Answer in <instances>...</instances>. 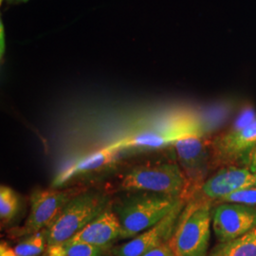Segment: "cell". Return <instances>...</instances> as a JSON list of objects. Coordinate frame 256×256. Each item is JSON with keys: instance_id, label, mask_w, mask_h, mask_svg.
I'll return each mask as SVG.
<instances>
[{"instance_id": "20", "label": "cell", "mask_w": 256, "mask_h": 256, "mask_svg": "<svg viewBox=\"0 0 256 256\" xmlns=\"http://www.w3.org/2000/svg\"><path fill=\"white\" fill-rule=\"evenodd\" d=\"M242 164L245 165V168L252 173L256 174V146L246 156Z\"/></svg>"}, {"instance_id": "21", "label": "cell", "mask_w": 256, "mask_h": 256, "mask_svg": "<svg viewBox=\"0 0 256 256\" xmlns=\"http://www.w3.org/2000/svg\"><path fill=\"white\" fill-rule=\"evenodd\" d=\"M9 2H24V1H27V0H8Z\"/></svg>"}, {"instance_id": "2", "label": "cell", "mask_w": 256, "mask_h": 256, "mask_svg": "<svg viewBox=\"0 0 256 256\" xmlns=\"http://www.w3.org/2000/svg\"><path fill=\"white\" fill-rule=\"evenodd\" d=\"M124 192H156L190 200L189 185L180 166L173 162H153L134 165L119 176L117 183Z\"/></svg>"}, {"instance_id": "1", "label": "cell", "mask_w": 256, "mask_h": 256, "mask_svg": "<svg viewBox=\"0 0 256 256\" xmlns=\"http://www.w3.org/2000/svg\"><path fill=\"white\" fill-rule=\"evenodd\" d=\"M184 198L156 192H128L111 203L120 224V239H131L152 228Z\"/></svg>"}, {"instance_id": "19", "label": "cell", "mask_w": 256, "mask_h": 256, "mask_svg": "<svg viewBox=\"0 0 256 256\" xmlns=\"http://www.w3.org/2000/svg\"><path fill=\"white\" fill-rule=\"evenodd\" d=\"M142 256H174V254L169 244L165 243L164 245H160V247L156 248Z\"/></svg>"}, {"instance_id": "18", "label": "cell", "mask_w": 256, "mask_h": 256, "mask_svg": "<svg viewBox=\"0 0 256 256\" xmlns=\"http://www.w3.org/2000/svg\"><path fill=\"white\" fill-rule=\"evenodd\" d=\"M238 203L256 207V186L247 187L230 194L222 198L218 203Z\"/></svg>"}, {"instance_id": "7", "label": "cell", "mask_w": 256, "mask_h": 256, "mask_svg": "<svg viewBox=\"0 0 256 256\" xmlns=\"http://www.w3.org/2000/svg\"><path fill=\"white\" fill-rule=\"evenodd\" d=\"M256 146V119L210 140L212 167L222 168L243 164L246 156Z\"/></svg>"}, {"instance_id": "4", "label": "cell", "mask_w": 256, "mask_h": 256, "mask_svg": "<svg viewBox=\"0 0 256 256\" xmlns=\"http://www.w3.org/2000/svg\"><path fill=\"white\" fill-rule=\"evenodd\" d=\"M203 133L202 124L194 116L176 114L106 147L120 153L126 150H154L174 146L176 140L182 138L203 135Z\"/></svg>"}, {"instance_id": "9", "label": "cell", "mask_w": 256, "mask_h": 256, "mask_svg": "<svg viewBox=\"0 0 256 256\" xmlns=\"http://www.w3.org/2000/svg\"><path fill=\"white\" fill-rule=\"evenodd\" d=\"M212 223L220 243L228 242L256 228V207L220 203L212 212Z\"/></svg>"}, {"instance_id": "12", "label": "cell", "mask_w": 256, "mask_h": 256, "mask_svg": "<svg viewBox=\"0 0 256 256\" xmlns=\"http://www.w3.org/2000/svg\"><path fill=\"white\" fill-rule=\"evenodd\" d=\"M110 205L100 216L92 220L68 241L84 243L104 248L114 240L120 238V224L118 216Z\"/></svg>"}, {"instance_id": "8", "label": "cell", "mask_w": 256, "mask_h": 256, "mask_svg": "<svg viewBox=\"0 0 256 256\" xmlns=\"http://www.w3.org/2000/svg\"><path fill=\"white\" fill-rule=\"evenodd\" d=\"M82 192L70 190H40L30 196V210L25 224L14 230V236L22 238L46 229L74 196Z\"/></svg>"}, {"instance_id": "10", "label": "cell", "mask_w": 256, "mask_h": 256, "mask_svg": "<svg viewBox=\"0 0 256 256\" xmlns=\"http://www.w3.org/2000/svg\"><path fill=\"white\" fill-rule=\"evenodd\" d=\"M186 202V200H182L178 202L164 220L152 228L138 234L126 243L113 248L111 250L112 256H142L160 245L168 243Z\"/></svg>"}, {"instance_id": "6", "label": "cell", "mask_w": 256, "mask_h": 256, "mask_svg": "<svg viewBox=\"0 0 256 256\" xmlns=\"http://www.w3.org/2000/svg\"><path fill=\"white\" fill-rule=\"evenodd\" d=\"M173 146L192 198L207 180L212 167L210 142H207L203 135H192L176 140Z\"/></svg>"}, {"instance_id": "16", "label": "cell", "mask_w": 256, "mask_h": 256, "mask_svg": "<svg viewBox=\"0 0 256 256\" xmlns=\"http://www.w3.org/2000/svg\"><path fill=\"white\" fill-rule=\"evenodd\" d=\"M46 248V230L44 229L26 236L14 248V252L16 256H39Z\"/></svg>"}, {"instance_id": "13", "label": "cell", "mask_w": 256, "mask_h": 256, "mask_svg": "<svg viewBox=\"0 0 256 256\" xmlns=\"http://www.w3.org/2000/svg\"><path fill=\"white\" fill-rule=\"evenodd\" d=\"M120 152L110 150L106 147L86 156L68 165L63 171L56 176L52 185L54 187L62 186L70 180L81 174L98 172L104 168H110L119 160Z\"/></svg>"}, {"instance_id": "5", "label": "cell", "mask_w": 256, "mask_h": 256, "mask_svg": "<svg viewBox=\"0 0 256 256\" xmlns=\"http://www.w3.org/2000/svg\"><path fill=\"white\" fill-rule=\"evenodd\" d=\"M111 204L110 196L102 191H82L74 196L46 228L48 246L74 238Z\"/></svg>"}, {"instance_id": "14", "label": "cell", "mask_w": 256, "mask_h": 256, "mask_svg": "<svg viewBox=\"0 0 256 256\" xmlns=\"http://www.w3.org/2000/svg\"><path fill=\"white\" fill-rule=\"evenodd\" d=\"M209 256H256V228L240 238L220 243Z\"/></svg>"}, {"instance_id": "17", "label": "cell", "mask_w": 256, "mask_h": 256, "mask_svg": "<svg viewBox=\"0 0 256 256\" xmlns=\"http://www.w3.org/2000/svg\"><path fill=\"white\" fill-rule=\"evenodd\" d=\"M18 194L10 187L1 185L0 187V220L1 225H7L16 216L18 210Z\"/></svg>"}, {"instance_id": "15", "label": "cell", "mask_w": 256, "mask_h": 256, "mask_svg": "<svg viewBox=\"0 0 256 256\" xmlns=\"http://www.w3.org/2000/svg\"><path fill=\"white\" fill-rule=\"evenodd\" d=\"M102 248L66 241L60 244L48 246L45 256H102Z\"/></svg>"}, {"instance_id": "3", "label": "cell", "mask_w": 256, "mask_h": 256, "mask_svg": "<svg viewBox=\"0 0 256 256\" xmlns=\"http://www.w3.org/2000/svg\"><path fill=\"white\" fill-rule=\"evenodd\" d=\"M212 202L196 194L185 204L168 244L174 256H207Z\"/></svg>"}, {"instance_id": "11", "label": "cell", "mask_w": 256, "mask_h": 256, "mask_svg": "<svg viewBox=\"0 0 256 256\" xmlns=\"http://www.w3.org/2000/svg\"><path fill=\"white\" fill-rule=\"evenodd\" d=\"M252 186H256V174L245 167L232 165L220 168L194 194L212 202H220L230 194Z\"/></svg>"}]
</instances>
